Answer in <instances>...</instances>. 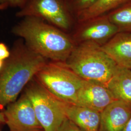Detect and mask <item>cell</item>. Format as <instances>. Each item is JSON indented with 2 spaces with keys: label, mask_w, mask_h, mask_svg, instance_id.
I'll list each match as a JSON object with an SVG mask.
<instances>
[{
  "label": "cell",
  "mask_w": 131,
  "mask_h": 131,
  "mask_svg": "<svg viewBox=\"0 0 131 131\" xmlns=\"http://www.w3.org/2000/svg\"><path fill=\"white\" fill-rule=\"evenodd\" d=\"M12 33L32 51L51 61L66 62L76 45L69 33L34 17L24 18Z\"/></svg>",
  "instance_id": "1"
},
{
  "label": "cell",
  "mask_w": 131,
  "mask_h": 131,
  "mask_svg": "<svg viewBox=\"0 0 131 131\" xmlns=\"http://www.w3.org/2000/svg\"><path fill=\"white\" fill-rule=\"evenodd\" d=\"M20 39L14 43L9 57L0 71V112L15 102L27 84L47 63Z\"/></svg>",
  "instance_id": "2"
},
{
  "label": "cell",
  "mask_w": 131,
  "mask_h": 131,
  "mask_svg": "<svg viewBox=\"0 0 131 131\" xmlns=\"http://www.w3.org/2000/svg\"><path fill=\"white\" fill-rule=\"evenodd\" d=\"M66 63L82 79L105 85L118 66L101 46L92 42L76 44Z\"/></svg>",
  "instance_id": "3"
},
{
  "label": "cell",
  "mask_w": 131,
  "mask_h": 131,
  "mask_svg": "<svg viewBox=\"0 0 131 131\" xmlns=\"http://www.w3.org/2000/svg\"><path fill=\"white\" fill-rule=\"evenodd\" d=\"M56 98L76 104L77 95L84 81L66 62H47L34 77Z\"/></svg>",
  "instance_id": "4"
},
{
  "label": "cell",
  "mask_w": 131,
  "mask_h": 131,
  "mask_svg": "<svg viewBox=\"0 0 131 131\" xmlns=\"http://www.w3.org/2000/svg\"><path fill=\"white\" fill-rule=\"evenodd\" d=\"M44 131H58L66 118L63 102L34 78L24 90Z\"/></svg>",
  "instance_id": "5"
},
{
  "label": "cell",
  "mask_w": 131,
  "mask_h": 131,
  "mask_svg": "<svg viewBox=\"0 0 131 131\" xmlns=\"http://www.w3.org/2000/svg\"><path fill=\"white\" fill-rule=\"evenodd\" d=\"M16 16L39 18L68 33L73 31L77 23L68 0H27Z\"/></svg>",
  "instance_id": "6"
},
{
  "label": "cell",
  "mask_w": 131,
  "mask_h": 131,
  "mask_svg": "<svg viewBox=\"0 0 131 131\" xmlns=\"http://www.w3.org/2000/svg\"><path fill=\"white\" fill-rule=\"evenodd\" d=\"M71 35L76 44L92 42L102 46L118 32V28L110 21L107 15L77 22Z\"/></svg>",
  "instance_id": "7"
},
{
  "label": "cell",
  "mask_w": 131,
  "mask_h": 131,
  "mask_svg": "<svg viewBox=\"0 0 131 131\" xmlns=\"http://www.w3.org/2000/svg\"><path fill=\"white\" fill-rule=\"evenodd\" d=\"M3 112L9 131H44L32 104L24 92Z\"/></svg>",
  "instance_id": "8"
},
{
  "label": "cell",
  "mask_w": 131,
  "mask_h": 131,
  "mask_svg": "<svg viewBox=\"0 0 131 131\" xmlns=\"http://www.w3.org/2000/svg\"><path fill=\"white\" fill-rule=\"evenodd\" d=\"M115 100L105 85L95 81L84 80L77 95L76 104L101 113Z\"/></svg>",
  "instance_id": "9"
},
{
  "label": "cell",
  "mask_w": 131,
  "mask_h": 131,
  "mask_svg": "<svg viewBox=\"0 0 131 131\" xmlns=\"http://www.w3.org/2000/svg\"><path fill=\"white\" fill-rule=\"evenodd\" d=\"M131 117V104L115 100L101 113L99 131H123Z\"/></svg>",
  "instance_id": "10"
},
{
  "label": "cell",
  "mask_w": 131,
  "mask_h": 131,
  "mask_svg": "<svg viewBox=\"0 0 131 131\" xmlns=\"http://www.w3.org/2000/svg\"><path fill=\"white\" fill-rule=\"evenodd\" d=\"M117 65L131 70V32H119L101 46Z\"/></svg>",
  "instance_id": "11"
},
{
  "label": "cell",
  "mask_w": 131,
  "mask_h": 131,
  "mask_svg": "<svg viewBox=\"0 0 131 131\" xmlns=\"http://www.w3.org/2000/svg\"><path fill=\"white\" fill-rule=\"evenodd\" d=\"M66 116L82 131H99L101 112L89 108L63 102Z\"/></svg>",
  "instance_id": "12"
},
{
  "label": "cell",
  "mask_w": 131,
  "mask_h": 131,
  "mask_svg": "<svg viewBox=\"0 0 131 131\" xmlns=\"http://www.w3.org/2000/svg\"><path fill=\"white\" fill-rule=\"evenodd\" d=\"M106 86L116 100L131 104V70L118 66Z\"/></svg>",
  "instance_id": "13"
},
{
  "label": "cell",
  "mask_w": 131,
  "mask_h": 131,
  "mask_svg": "<svg viewBox=\"0 0 131 131\" xmlns=\"http://www.w3.org/2000/svg\"><path fill=\"white\" fill-rule=\"evenodd\" d=\"M128 1L99 0L89 9L81 13L76 16L77 22L83 21L100 16L106 15L123 5Z\"/></svg>",
  "instance_id": "14"
},
{
  "label": "cell",
  "mask_w": 131,
  "mask_h": 131,
  "mask_svg": "<svg viewBox=\"0 0 131 131\" xmlns=\"http://www.w3.org/2000/svg\"><path fill=\"white\" fill-rule=\"evenodd\" d=\"M108 17L119 32H131V0L109 12Z\"/></svg>",
  "instance_id": "15"
},
{
  "label": "cell",
  "mask_w": 131,
  "mask_h": 131,
  "mask_svg": "<svg viewBox=\"0 0 131 131\" xmlns=\"http://www.w3.org/2000/svg\"><path fill=\"white\" fill-rule=\"evenodd\" d=\"M99 0H68L70 9L75 17L81 13L89 9Z\"/></svg>",
  "instance_id": "16"
},
{
  "label": "cell",
  "mask_w": 131,
  "mask_h": 131,
  "mask_svg": "<svg viewBox=\"0 0 131 131\" xmlns=\"http://www.w3.org/2000/svg\"><path fill=\"white\" fill-rule=\"evenodd\" d=\"M58 131H82L72 122L66 118Z\"/></svg>",
  "instance_id": "17"
},
{
  "label": "cell",
  "mask_w": 131,
  "mask_h": 131,
  "mask_svg": "<svg viewBox=\"0 0 131 131\" xmlns=\"http://www.w3.org/2000/svg\"><path fill=\"white\" fill-rule=\"evenodd\" d=\"M27 0H0V4H5L8 6L19 7L21 8L26 3Z\"/></svg>",
  "instance_id": "18"
},
{
  "label": "cell",
  "mask_w": 131,
  "mask_h": 131,
  "mask_svg": "<svg viewBox=\"0 0 131 131\" xmlns=\"http://www.w3.org/2000/svg\"><path fill=\"white\" fill-rule=\"evenodd\" d=\"M11 54V51L4 42H0V60L5 61Z\"/></svg>",
  "instance_id": "19"
},
{
  "label": "cell",
  "mask_w": 131,
  "mask_h": 131,
  "mask_svg": "<svg viewBox=\"0 0 131 131\" xmlns=\"http://www.w3.org/2000/svg\"><path fill=\"white\" fill-rule=\"evenodd\" d=\"M5 125H6V122L4 114L3 112H0V131H2Z\"/></svg>",
  "instance_id": "20"
},
{
  "label": "cell",
  "mask_w": 131,
  "mask_h": 131,
  "mask_svg": "<svg viewBox=\"0 0 131 131\" xmlns=\"http://www.w3.org/2000/svg\"><path fill=\"white\" fill-rule=\"evenodd\" d=\"M123 131H131V117Z\"/></svg>",
  "instance_id": "21"
},
{
  "label": "cell",
  "mask_w": 131,
  "mask_h": 131,
  "mask_svg": "<svg viewBox=\"0 0 131 131\" xmlns=\"http://www.w3.org/2000/svg\"><path fill=\"white\" fill-rule=\"evenodd\" d=\"M8 5H5V4H0V11L3 10L5 9L8 7Z\"/></svg>",
  "instance_id": "22"
},
{
  "label": "cell",
  "mask_w": 131,
  "mask_h": 131,
  "mask_svg": "<svg viewBox=\"0 0 131 131\" xmlns=\"http://www.w3.org/2000/svg\"><path fill=\"white\" fill-rule=\"evenodd\" d=\"M5 61L0 60V71L2 70L3 68V67H4V64H5Z\"/></svg>",
  "instance_id": "23"
}]
</instances>
